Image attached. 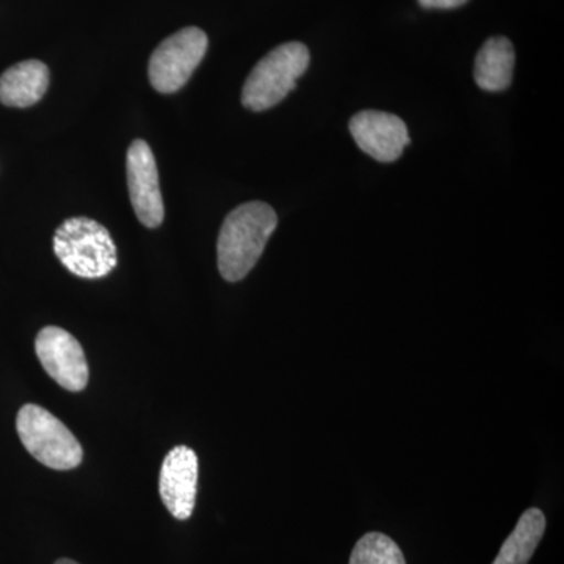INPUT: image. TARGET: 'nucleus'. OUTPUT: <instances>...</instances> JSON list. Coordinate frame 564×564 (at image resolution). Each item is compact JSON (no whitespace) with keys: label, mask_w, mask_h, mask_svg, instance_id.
Masks as SVG:
<instances>
[{"label":"nucleus","mask_w":564,"mask_h":564,"mask_svg":"<svg viewBox=\"0 0 564 564\" xmlns=\"http://www.w3.org/2000/svg\"><path fill=\"white\" fill-rule=\"evenodd\" d=\"M310 50L299 41L281 44L251 70L243 85L242 104L248 110L272 109L295 90L296 80L310 68Z\"/></svg>","instance_id":"7ed1b4c3"},{"label":"nucleus","mask_w":564,"mask_h":564,"mask_svg":"<svg viewBox=\"0 0 564 564\" xmlns=\"http://www.w3.org/2000/svg\"><path fill=\"white\" fill-rule=\"evenodd\" d=\"M514 46L505 36H492L486 41L475 58L474 79L485 91L507 90L513 80Z\"/></svg>","instance_id":"9b49d317"},{"label":"nucleus","mask_w":564,"mask_h":564,"mask_svg":"<svg viewBox=\"0 0 564 564\" xmlns=\"http://www.w3.org/2000/svg\"><path fill=\"white\" fill-rule=\"evenodd\" d=\"M545 516L540 508H530L519 519L492 564H527L543 540Z\"/></svg>","instance_id":"f8f14e48"},{"label":"nucleus","mask_w":564,"mask_h":564,"mask_svg":"<svg viewBox=\"0 0 564 564\" xmlns=\"http://www.w3.org/2000/svg\"><path fill=\"white\" fill-rule=\"evenodd\" d=\"M276 226V212L267 203H245L229 212L217 243L221 276L228 282L242 281L261 259Z\"/></svg>","instance_id":"f257e3e1"},{"label":"nucleus","mask_w":564,"mask_h":564,"mask_svg":"<svg viewBox=\"0 0 564 564\" xmlns=\"http://www.w3.org/2000/svg\"><path fill=\"white\" fill-rule=\"evenodd\" d=\"M128 187L133 210L141 225L150 229L159 228L165 217V207L158 163L150 144L144 140H135L129 147Z\"/></svg>","instance_id":"0eeeda50"},{"label":"nucleus","mask_w":564,"mask_h":564,"mask_svg":"<svg viewBox=\"0 0 564 564\" xmlns=\"http://www.w3.org/2000/svg\"><path fill=\"white\" fill-rule=\"evenodd\" d=\"M350 132L359 150L383 163L399 161L411 141L402 118L388 111H359L350 120Z\"/></svg>","instance_id":"6e6552de"},{"label":"nucleus","mask_w":564,"mask_h":564,"mask_svg":"<svg viewBox=\"0 0 564 564\" xmlns=\"http://www.w3.org/2000/svg\"><path fill=\"white\" fill-rule=\"evenodd\" d=\"M209 40L198 28H185L169 36L152 52L150 80L159 93L181 90L206 55Z\"/></svg>","instance_id":"39448f33"},{"label":"nucleus","mask_w":564,"mask_h":564,"mask_svg":"<svg viewBox=\"0 0 564 564\" xmlns=\"http://www.w3.org/2000/svg\"><path fill=\"white\" fill-rule=\"evenodd\" d=\"M55 564H79V563H76V562H74V560H69V558H61V560H57V562H55Z\"/></svg>","instance_id":"2eb2a0df"},{"label":"nucleus","mask_w":564,"mask_h":564,"mask_svg":"<svg viewBox=\"0 0 564 564\" xmlns=\"http://www.w3.org/2000/svg\"><path fill=\"white\" fill-rule=\"evenodd\" d=\"M54 252L74 276L101 280L118 265L117 245L101 223L74 217L54 234Z\"/></svg>","instance_id":"f03ea898"},{"label":"nucleus","mask_w":564,"mask_h":564,"mask_svg":"<svg viewBox=\"0 0 564 564\" xmlns=\"http://www.w3.org/2000/svg\"><path fill=\"white\" fill-rule=\"evenodd\" d=\"M35 351L43 369L63 389L80 392L87 388V358L73 334L58 326H46L36 336Z\"/></svg>","instance_id":"423d86ee"},{"label":"nucleus","mask_w":564,"mask_h":564,"mask_svg":"<svg viewBox=\"0 0 564 564\" xmlns=\"http://www.w3.org/2000/svg\"><path fill=\"white\" fill-rule=\"evenodd\" d=\"M350 564H406L403 552L391 538L383 533L364 534L356 543Z\"/></svg>","instance_id":"ddd939ff"},{"label":"nucleus","mask_w":564,"mask_h":564,"mask_svg":"<svg viewBox=\"0 0 564 564\" xmlns=\"http://www.w3.org/2000/svg\"><path fill=\"white\" fill-rule=\"evenodd\" d=\"M198 491V456L192 448L177 445L163 459L159 492L173 518L187 521L195 510Z\"/></svg>","instance_id":"1a4fd4ad"},{"label":"nucleus","mask_w":564,"mask_h":564,"mask_svg":"<svg viewBox=\"0 0 564 564\" xmlns=\"http://www.w3.org/2000/svg\"><path fill=\"white\" fill-rule=\"evenodd\" d=\"M50 87V69L40 61H25L11 66L0 76V102L25 109L43 98Z\"/></svg>","instance_id":"9d476101"},{"label":"nucleus","mask_w":564,"mask_h":564,"mask_svg":"<svg viewBox=\"0 0 564 564\" xmlns=\"http://www.w3.org/2000/svg\"><path fill=\"white\" fill-rule=\"evenodd\" d=\"M417 2L426 10H454L469 0H417Z\"/></svg>","instance_id":"4468645a"},{"label":"nucleus","mask_w":564,"mask_h":564,"mask_svg":"<svg viewBox=\"0 0 564 564\" xmlns=\"http://www.w3.org/2000/svg\"><path fill=\"white\" fill-rule=\"evenodd\" d=\"M22 445L41 464L54 470L80 466L84 451L68 426L39 404H24L17 417Z\"/></svg>","instance_id":"20e7f679"}]
</instances>
